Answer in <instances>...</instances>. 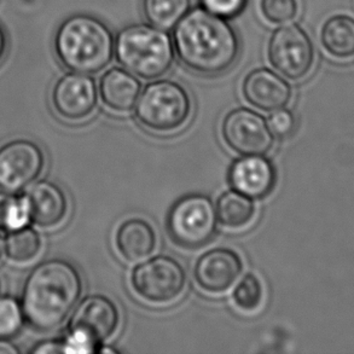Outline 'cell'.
Wrapping results in <instances>:
<instances>
[{
    "instance_id": "cell-3",
    "label": "cell",
    "mask_w": 354,
    "mask_h": 354,
    "mask_svg": "<svg viewBox=\"0 0 354 354\" xmlns=\"http://www.w3.org/2000/svg\"><path fill=\"white\" fill-rule=\"evenodd\" d=\"M53 51L69 72L97 74L111 64L115 39L111 28L92 15L63 19L53 37Z\"/></svg>"
},
{
    "instance_id": "cell-30",
    "label": "cell",
    "mask_w": 354,
    "mask_h": 354,
    "mask_svg": "<svg viewBox=\"0 0 354 354\" xmlns=\"http://www.w3.org/2000/svg\"><path fill=\"white\" fill-rule=\"evenodd\" d=\"M10 50L9 34L6 32L4 26L0 24V64L4 62Z\"/></svg>"
},
{
    "instance_id": "cell-16",
    "label": "cell",
    "mask_w": 354,
    "mask_h": 354,
    "mask_svg": "<svg viewBox=\"0 0 354 354\" xmlns=\"http://www.w3.org/2000/svg\"><path fill=\"white\" fill-rule=\"evenodd\" d=\"M24 198L28 205L30 221L41 229H55L67 218L69 212L67 195L55 183L48 180L35 183Z\"/></svg>"
},
{
    "instance_id": "cell-28",
    "label": "cell",
    "mask_w": 354,
    "mask_h": 354,
    "mask_svg": "<svg viewBox=\"0 0 354 354\" xmlns=\"http://www.w3.org/2000/svg\"><path fill=\"white\" fill-rule=\"evenodd\" d=\"M268 124L273 136L278 138H287L295 129V118L292 115V111L282 108L273 111L272 115L268 119Z\"/></svg>"
},
{
    "instance_id": "cell-10",
    "label": "cell",
    "mask_w": 354,
    "mask_h": 354,
    "mask_svg": "<svg viewBox=\"0 0 354 354\" xmlns=\"http://www.w3.org/2000/svg\"><path fill=\"white\" fill-rule=\"evenodd\" d=\"M221 136L226 145L241 156L266 155L274 144L268 120L248 108H237L224 118Z\"/></svg>"
},
{
    "instance_id": "cell-26",
    "label": "cell",
    "mask_w": 354,
    "mask_h": 354,
    "mask_svg": "<svg viewBox=\"0 0 354 354\" xmlns=\"http://www.w3.org/2000/svg\"><path fill=\"white\" fill-rule=\"evenodd\" d=\"M263 19L272 24H284L297 17V0H260Z\"/></svg>"
},
{
    "instance_id": "cell-20",
    "label": "cell",
    "mask_w": 354,
    "mask_h": 354,
    "mask_svg": "<svg viewBox=\"0 0 354 354\" xmlns=\"http://www.w3.org/2000/svg\"><path fill=\"white\" fill-rule=\"evenodd\" d=\"M321 40L326 53L336 58L354 56V19L336 15L326 21L321 32Z\"/></svg>"
},
{
    "instance_id": "cell-13",
    "label": "cell",
    "mask_w": 354,
    "mask_h": 354,
    "mask_svg": "<svg viewBox=\"0 0 354 354\" xmlns=\"http://www.w3.org/2000/svg\"><path fill=\"white\" fill-rule=\"evenodd\" d=\"M243 271V261L234 249H211L202 254L194 268V278L203 292L223 294L235 286Z\"/></svg>"
},
{
    "instance_id": "cell-7",
    "label": "cell",
    "mask_w": 354,
    "mask_h": 354,
    "mask_svg": "<svg viewBox=\"0 0 354 354\" xmlns=\"http://www.w3.org/2000/svg\"><path fill=\"white\" fill-rule=\"evenodd\" d=\"M187 271L168 255H156L139 263L131 273V286L144 301L168 305L176 301L187 287Z\"/></svg>"
},
{
    "instance_id": "cell-11",
    "label": "cell",
    "mask_w": 354,
    "mask_h": 354,
    "mask_svg": "<svg viewBox=\"0 0 354 354\" xmlns=\"http://www.w3.org/2000/svg\"><path fill=\"white\" fill-rule=\"evenodd\" d=\"M98 87L93 77L82 73H67L51 91L53 111L68 122H82L93 114L98 104Z\"/></svg>"
},
{
    "instance_id": "cell-22",
    "label": "cell",
    "mask_w": 354,
    "mask_h": 354,
    "mask_svg": "<svg viewBox=\"0 0 354 354\" xmlns=\"http://www.w3.org/2000/svg\"><path fill=\"white\" fill-rule=\"evenodd\" d=\"M192 9V0H143L145 19L163 30H171Z\"/></svg>"
},
{
    "instance_id": "cell-18",
    "label": "cell",
    "mask_w": 354,
    "mask_h": 354,
    "mask_svg": "<svg viewBox=\"0 0 354 354\" xmlns=\"http://www.w3.org/2000/svg\"><path fill=\"white\" fill-rule=\"evenodd\" d=\"M115 245L126 261L138 263L155 252L158 235L149 221L132 218L120 224L115 234Z\"/></svg>"
},
{
    "instance_id": "cell-15",
    "label": "cell",
    "mask_w": 354,
    "mask_h": 354,
    "mask_svg": "<svg viewBox=\"0 0 354 354\" xmlns=\"http://www.w3.org/2000/svg\"><path fill=\"white\" fill-rule=\"evenodd\" d=\"M242 93L250 106L265 113L282 109L292 100L289 82L268 68H258L244 77Z\"/></svg>"
},
{
    "instance_id": "cell-9",
    "label": "cell",
    "mask_w": 354,
    "mask_h": 354,
    "mask_svg": "<svg viewBox=\"0 0 354 354\" xmlns=\"http://www.w3.org/2000/svg\"><path fill=\"white\" fill-rule=\"evenodd\" d=\"M43 149L29 139H15L0 147V190H26L38 180L45 168Z\"/></svg>"
},
{
    "instance_id": "cell-2",
    "label": "cell",
    "mask_w": 354,
    "mask_h": 354,
    "mask_svg": "<svg viewBox=\"0 0 354 354\" xmlns=\"http://www.w3.org/2000/svg\"><path fill=\"white\" fill-rule=\"evenodd\" d=\"M84 290L82 273L63 259L38 265L24 283L22 311L35 330L48 333L62 326L80 301Z\"/></svg>"
},
{
    "instance_id": "cell-5",
    "label": "cell",
    "mask_w": 354,
    "mask_h": 354,
    "mask_svg": "<svg viewBox=\"0 0 354 354\" xmlns=\"http://www.w3.org/2000/svg\"><path fill=\"white\" fill-rule=\"evenodd\" d=\"M192 98L185 87L172 80H158L140 92L136 103L139 124L153 133H171L190 119Z\"/></svg>"
},
{
    "instance_id": "cell-19",
    "label": "cell",
    "mask_w": 354,
    "mask_h": 354,
    "mask_svg": "<svg viewBox=\"0 0 354 354\" xmlns=\"http://www.w3.org/2000/svg\"><path fill=\"white\" fill-rule=\"evenodd\" d=\"M218 223L229 230H241L253 223L257 206L253 198L232 189L221 194L216 200Z\"/></svg>"
},
{
    "instance_id": "cell-1",
    "label": "cell",
    "mask_w": 354,
    "mask_h": 354,
    "mask_svg": "<svg viewBox=\"0 0 354 354\" xmlns=\"http://www.w3.org/2000/svg\"><path fill=\"white\" fill-rule=\"evenodd\" d=\"M173 32L179 61L192 72L216 77L229 71L239 57V40L227 19L202 6L190 10Z\"/></svg>"
},
{
    "instance_id": "cell-12",
    "label": "cell",
    "mask_w": 354,
    "mask_h": 354,
    "mask_svg": "<svg viewBox=\"0 0 354 354\" xmlns=\"http://www.w3.org/2000/svg\"><path fill=\"white\" fill-rule=\"evenodd\" d=\"M120 311L115 302L104 295L85 297L73 313L69 331L86 336L102 351V345L114 336L119 329Z\"/></svg>"
},
{
    "instance_id": "cell-21",
    "label": "cell",
    "mask_w": 354,
    "mask_h": 354,
    "mask_svg": "<svg viewBox=\"0 0 354 354\" xmlns=\"http://www.w3.org/2000/svg\"><path fill=\"white\" fill-rule=\"evenodd\" d=\"M43 249V239L38 231L22 227L10 231L4 242V253L11 263L26 265L38 258Z\"/></svg>"
},
{
    "instance_id": "cell-4",
    "label": "cell",
    "mask_w": 354,
    "mask_h": 354,
    "mask_svg": "<svg viewBox=\"0 0 354 354\" xmlns=\"http://www.w3.org/2000/svg\"><path fill=\"white\" fill-rule=\"evenodd\" d=\"M115 55L126 71L144 80H155L172 68L176 50L167 30L153 24H129L116 35Z\"/></svg>"
},
{
    "instance_id": "cell-24",
    "label": "cell",
    "mask_w": 354,
    "mask_h": 354,
    "mask_svg": "<svg viewBox=\"0 0 354 354\" xmlns=\"http://www.w3.org/2000/svg\"><path fill=\"white\" fill-rule=\"evenodd\" d=\"M232 302L244 313H252L260 308L263 301V283L254 273H247L232 292Z\"/></svg>"
},
{
    "instance_id": "cell-8",
    "label": "cell",
    "mask_w": 354,
    "mask_h": 354,
    "mask_svg": "<svg viewBox=\"0 0 354 354\" xmlns=\"http://www.w3.org/2000/svg\"><path fill=\"white\" fill-rule=\"evenodd\" d=\"M268 59L283 77L301 80L313 67L315 48L299 24H284L270 38Z\"/></svg>"
},
{
    "instance_id": "cell-29",
    "label": "cell",
    "mask_w": 354,
    "mask_h": 354,
    "mask_svg": "<svg viewBox=\"0 0 354 354\" xmlns=\"http://www.w3.org/2000/svg\"><path fill=\"white\" fill-rule=\"evenodd\" d=\"M30 353H64L63 340L45 341L30 350Z\"/></svg>"
},
{
    "instance_id": "cell-31",
    "label": "cell",
    "mask_w": 354,
    "mask_h": 354,
    "mask_svg": "<svg viewBox=\"0 0 354 354\" xmlns=\"http://www.w3.org/2000/svg\"><path fill=\"white\" fill-rule=\"evenodd\" d=\"M19 347H16L8 339H0V354H19Z\"/></svg>"
},
{
    "instance_id": "cell-6",
    "label": "cell",
    "mask_w": 354,
    "mask_h": 354,
    "mask_svg": "<svg viewBox=\"0 0 354 354\" xmlns=\"http://www.w3.org/2000/svg\"><path fill=\"white\" fill-rule=\"evenodd\" d=\"M166 227L174 243L185 249L201 248L216 236L218 216L212 198L203 194L180 197L168 212Z\"/></svg>"
},
{
    "instance_id": "cell-17",
    "label": "cell",
    "mask_w": 354,
    "mask_h": 354,
    "mask_svg": "<svg viewBox=\"0 0 354 354\" xmlns=\"http://www.w3.org/2000/svg\"><path fill=\"white\" fill-rule=\"evenodd\" d=\"M142 84L124 68L114 67L101 77L98 92L103 104L115 113H129L138 101Z\"/></svg>"
},
{
    "instance_id": "cell-25",
    "label": "cell",
    "mask_w": 354,
    "mask_h": 354,
    "mask_svg": "<svg viewBox=\"0 0 354 354\" xmlns=\"http://www.w3.org/2000/svg\"><path fill=\"white\" fill-rule=\"evenodd\" d=\"M24 318L19 302L12 297H0V339L16 335L24 326Z\"/></svg>"
},
{
    "instance_id": "cell-14",
    "label": "cell",
    "mask_w": 354,
    "mask_h": 354,
    "mask_svg": "<svg viewBox=\"0 0 354 354\" xmlns=\"http://www.w3.org/2000/svg\"><path fill=\"white\" fill-rule=\"evenodd\" d=\"M227 179L235 192L253 200H263L274 190L277 172L265 155H245L231 165Z\"/></svg>"
},
{
    "instance_id": "cell-32",
    "label": "cell",
    "mask_w": 354,
    "mask_h": 354,
    "mask_svg": "<svg viewBox=\"0 0 354 354\" xmlns=\"http://www.w3.org/2000/svg\"><path fill=\"white\" fill-rule=\"evenodd\" d=\"M4 239H3V237L0 235V259L3 257V253H4Z\"/></svg>"
},
{
    "instance_id": "cell-27",
    "label": "cell",
    "mask_w": 354,
    "mask_h": 354,
    "mask_svg": "<svg viewBox=\"0 0 354 354\" xmlns=\"http://www.w3.org/2000/svg\"><path fill=\"white\" fill-rule=\"evenodd\" d=\"M248 0H200L201 6L208 12L221 19H234L247 6Z\"/></svg>"
},
{
    "instance_id": "cell-23",
    "label": "cell",
    "mask_w": 354,
    "mask_h": 354,
    "mask_svg": "<svg viewBox=\"0 0 354 354\" xmlns=\"http://www.w3.org/2000/svg\"><path fill=\"white\" fill-rule=\"evenodd\" d=\"M30 221L26 198L12 192H0V230L22 229Z\"/></svg>"
}]
</instances>
